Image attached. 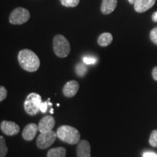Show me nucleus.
Listing matches in <instances>:
<instances>
[{
    "label": "nucleus",
    "mask_w": 157,
    "mask_h": 157,
    "mask_svg": "<svg viewBox=\"0 0 157 157\" xmlns=\"http://www.w3.org/2000/svg\"><path fill=\"white\" fill-rule=\"evenodd\" d=\"M152 76H153V78H154L155 81L157 82V66H155V67L153 68Z\"/></svg>",
    "instance_id": "393cba45"
},
{
    "label": "nucleus",
    "mask_w": 157,
    "mask_h": 157,
    "mask_svg": "<svg viewBox=\"0 0 157 157\" xmlns=\"http://www.w3.org/2000/svg\"><path fill=\"white\" fill-rule=\"evenodd\" d=\"M39 130V127L36 124L31 123L26 125L22 132V136L25 140L31 141L34 140L36 133Z\"/></svg>",
    "instance_id": "9d476101"
},
{
    "label": "nucleus",
    "mask_w": 157,
    "mask_h": 157,
    "mask_svg": "<svg viewBox=\"0 0 157 157\" xmlns=\"http://www.w3.org/2000/svg\"><path fill=\"white\" fill-rule=\"evenodd\" d=\"M8 152V148L5 143V139L3 136L0 137V157H5Z\"/></svg>",
    "instance_id": "dca6fc26"
},
{
    "label": "nucleus",
    "mask_w": 157,
    "mask_h": 157,
    "mask_svg": "<svg viewBox=\"0 0 157 157\" xmlns=\"http://www.w3.org/2000/svg\"><path fill=\"white\" fill-rule=\"evenodd\" d=\"M57 137V133L52 130L42 132L36 139V146L40 149L48 148L53 144Z\"/></svg>",
    "instance_id": "423d86ee"
},
{
    "label": "nucleus",
    "mask_w": 157,
    "mask_h": 157,
    "mask_svg": "<svg viewBox=\"0 0 157 157\" xmlns=\"http://www.w3.org/2000/svg\"><path fill=\"white\" fill-rule=\"evenodd\" d=\"M91 147L87 140H82L78 143L76 148L77 157H91Z\"/></svg>",
    "instance_id": "f8f14e48"
},
{
    "label": "nucleus",
    "mask_w": 157,
    "mask_h": 157,
    "mask_svg": "<svg viewBox=\"0 0 157 157\" xmlns=\"http://www.w3.org/2000/svg\"><path fill=\"white\" fill-rule=\"evenodd\" d=\"M53 50L55 54L60 58H64L69 55L71 46L68 39L61 34L56 35L53 38Z\"/></svg>",
    "instance_id": "7ed1b4c3"
},
{
    "label": "nucleus",
    "mask_w": 157,
    "mask_h": 157,
    "mask_svg": "<svg viewBox=\"0 0 157 157\" xmlns=\"http://www.w3.org/2000/svg\"><path fill=\"white\" fill-rule=\"evenodd\" d=\"M127 1H128L129 3L131 4V5H134L136 0H127Z\"/></svg>",
    "instance_id": "bb28decb"
},
{
    "label": "nucleus",
    "mask_w": 157,
    "mask_h": 157,
    "mask_svg": "<svg viewBox=\"0 0 157 157\" xmlns=\"http://www.w3.org/2000/svg\"><path fill=\"white\" fill-rule=\"evenodd\" d=\"M117 6V0H103L101 6V11L103 15L111 14L115 10Z\"/></svg>",
    "instance_id": "ddd939ff"
},
{
    "label": "nucleus",
    "mask_w": 157,
    "mask_h": 157,
    "mask_svg": "<svg viewBox=\"0 0 157 157\" xmlns=\"http://www.w3.org/2000/svg\"><path fill=\"white\" fill-rule=\"evenodd\" d=\"M83 62L87 65H93L97 62V59L92 56H86L83 58Z\"/></svg>",
    "instance_id": "412c9836"
},
{
    "label": "nucleus",
    "mask_w": 157,
    "mask_h": 157,
    "mask_svg": "<svg viewBox=\"0 0 157 157\" xmlns=\"http://www.w3.org/2000/svg\"><path fill=\"white\" fill-rule=\"evenodd\" d=\"M143 157H157V154L154 152H146L143 154Z\"/></svg>",
    "instance_id": "b1692460"
},
{
    "label": "nucleus",
    "mask_w": 157,
    "mask_h": 157,
    "mask_svg": "<svg viewBox=\"0 0 157 157\" xmlns=\"http://www.w3.org/2000/svg\"><path fill=\"white\" fill-rule=\"evenodd\" d=\"M113 41V36L111 33L105 32L100 35L98 38V43L101 47H107L111 44Z\"/></svg>",
    "instance_id": "4468645a"
},
{
    "label": "nucleus",
    "mask_w": 157,
    "mask_h": 157,
    "mask_svg": "<svg viewBox=\"0 0 157 157\" xmlns=\"http://www.w3.org/2000/svg\"><path fill=\"white\" fill-rule=\"evenodd\" d=\"M78 89H79V84L78 82L75 80H71L65 84L63 88V93L66 97L72 98L76 95Z\"/></svg>",
    "instance_id": "1a4fd4ad"
},
{
    "label": "nucleus",
    "mask_w": 157,
    "mask_h": 157,
    "mask_svg": "<svg viewBox=\"0 0 157 157\" xmlns=\"http://www.w3.org/2000/svg\"><path fill=\"white\" fill-rule=\"evenodd\" d=\"M150 39L154 44L157 45V26L153 29L150 32Z\"/></svg>",
    "instance_id": "aec40b11"
},
{
    "label": "nucleus",
    "mask_w": 157,
    "mask_h": 157,
    "mask_svg": "<svg viewBox=\"0 0 157 157\" xmlns=\"http://www.w3.org/2000/svg\"><path fill=\"white\" fill-rule=\"evenodd\" d=\"M42 102V98L38 93H30L24 102L25 111L29 115H36L40 111V105Z\"/></svg>",
    "instance_id": "20e7f679"
},
{
    "label": "nucleus",
    "mask_w": 157,
    "mask_h": 157,
    "mask_svg": "<svg viewBox=\"0 0 157 157\" xmlns=\"http://www.w3.org/2000/svg\"><path fill=\"white\" fill-rule=\"evenodd\" d=\"M156 0H136L134 4V9L137 13H143L148 10L155 5Z\"/></svg>",
    "instance_id": "9b49d317"
},
{
    "label": "nucleus",
    "mask_w": 157,
    "mask_h": 157,
    "mask_svg": "<svg viewBox=\"0 0 157 157\" xmlns=\"http://www.w3.org/2000/svg\"><path fill=\"white\" fill-rule=\"evenodd\" d=\"M2 132L8 136H13L18 134L20 132V127L16 123L10 121H2L0 124Z\"/></svg>",
    "instance_id": "0eeeda50"
},
{
    "label": "nucleus",
    "mask_w": 157,
    "mask_h": 157,
    "mask_svg": "<svg viewBox=\"0 0 157 157\" xmlns=\"http://www.w3.org/2000/svg\"><path fill=\"white\" fill-rule=\"evenodd\" d=\"M30 12L24 7H17L12 11L9 21L13 25H22L30 19Z\"/></svg>",
    "instance_id": "39448f33"
},
{
    "label": "nucleus",
    "mask_w": 157,
    "mask_h": 157,
    "mask_svg": "<svg viewBox=\"0 0 157 157\" xmlns=\"http://www.w3.org/2000/svg\"><path fill=\"white\" fill-rule=\"evenodd\" d=\"M57 136L60 140L68 144L74 145L80 141V133L75 127L63 125L57 129Z\"/></svg>",
    "instance_id": "f03ea898"
},
{
    "label": "nucleus",
    "mask_w": 157,
    "mask_h": 157,
    "mask_svg": "<svg viewBox=\"0 0 157 157\" xmlns=\"http://www.w3.org/2000/svg\"><path fill=\"white\" fill-rule=\"evenodd\" d=\"M7 91L6 88L3 86L0 87V101H3L7 98Z\"/></svg>",
    "instance_id": "4be33fe9"
},
{
    "label": "nucleus",
    "mask_w": 157,
    "mask_h": 157,
    "mask_svg": "<svg viewBox=\"0 0 157 157\" xmlns=\"http://www.w3.org/2000/svg\"><path fill=\"white\" fill-rule=\"evenodd\" d=\"M60 2L66 7H75L78 5L80 0H60Z\"/></svg>",
    "instance_id": "f3484780"
},
{
    "label": "nucleus",
    "mask_w": 157,
    "mask_h": 157,
    "mask_svg": "<svg viewBox=\"0 0 157 157\" xmlns=\"http://www.w3.org/2000/svg\"><path fill=\"white\" fill-rule=\"evenodd\" d=\"M152 19L154 22H157V12H155L152 15Z\"/></svg>",
    "instance_id": "a878e982"
},
{
    "label": "nucleus",
    "mask_w": 157,
    "mask_h": 157,
    "mask_svg": "<svg viewBox=\"0 0 157 157\" xmlns=\"http://www.w3.org/2000/svg\"><path fill=\"white\" fill-rule=\"evenodd\" d=\"M49 102H42L40 105V111L42 113H46L48 108Z\"/></svg>",
    "instance_id": "5701e85b"
},
{
    "label": "nucleus",
    "mask_w": 157,
    "mask_h": 157,
    "mask_svg": "<svg viewBox=\"0 0 157 157\" xmlns=\"http://www.w3.org/2000/svg\"><path fill=\"white\" fill-rule=\"evenodd\" d=\"M87 67L82 63H78L76 66V73L78 76H84L87 73Z\"/></svg>",
    "instance_id": "a211bd4d"
},
{
    "label": "nucleus",
    "mask_w": 157,
    "mask_h": 157,
    "mask_svg": "<svg viewBox=\"0 0 157 157\" xmlns=\"http://www.w3.org/2000/svg\"><path fill=\"white\" fill-rule=\"evenodd\" d=\"M66 155V150L63 147L51 148L48 152V157H65Z\"/></svg>",
    "instance_id": "2eb2a0df"
},
{
    "label": "nucleus",
    "mask_w": 157,
    "mask_h": 157,
    "mask_svg": "<svg viewBox=\"0 0 157 157\" xmlns=\"http://www.w3.org/2000/svg\"><path fill=\"white\" fill-rule=\"evenodd\" d=\"M19 64L23 70L28 72H35L40 66V60L35 52L29 49H23L17 56Z\"/></svg>",
    "instance_id": "f257e3e1"
},
{
    "label": "nucleus",
    "mask_w": 157,
    "mask_h": 157,
    "mask_svg": "<svg viewBox=\"0 0 157 157\" xmlns=\"http://www.w3.org/2000/svg\"><path fill=\"white\" fill-rule=\"evenodd\" d=\"M149 143L152 147L157 148V129L153 131L149 138Z\"/></svg>",
    "instance_id": "6ab92c4d"
},
{
    "label": "nucleus",
    "mask_w": 157,
    "mask_h": 157,
    "mask_svg": "<svg viewBox=\"0 0 157 157\" xmlns=\"http://www.w3.org/2000/svg\"><path fill=\"white\" fill-rule=\"evenodd\" d=\"M56 125V120L51 116H45L43 117L38 124L39 131L41 133L46 132L52 130Z\"/></svg>",
    "instance_id": "6e6552de"
}]
</instances>
